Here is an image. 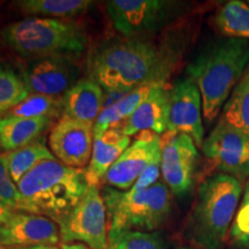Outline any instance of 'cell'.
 Here are the masks:
<instances>
[{"label":"cell","mask_w":249,"mask_h":249,"mask_svg":"<svg viewBox=\"0 0 249 249\" xmlns=\"http://www.w3.org/2000/svg\"><path fill=\"white\" fill-rule=\"evenodd\" d=\"M246 249H249V245H248V246H247V248H246Z\"/></svg>","instance_id":"36"},{"label":"cell","mask_w":249,"mask_h":249,"mask_svg":"<svg viewBox=\"0 0 249 249\" xmlns=\"http://www.w3.org/2000/svg\"><path fill=\"white\" fill-rule=\"evenodd\" d=\"M61 240L59 225L51 218L29 213H15L0 226V247L55 246Z\"/></svg>","instance_id":"15"},{"label":"cell","mask_w":249,"mask_h":249,"mask_svg":"<svg viewBox=\"0 0 249 249\" xmlns=\"http://www.w3.org/2000/svg\"><path fill=\"white\" fill-rule=\"evenodd\" d=\"M5 43L24 58L53 55L79 58L88 44L86 31L64 18H29L8 24L2 30Z\"/></svg>","instance_id":"5"},{"label":"cell","mask_w":249,"mask_h":249,"mask_svg":"<svg viewBox=\"0 0 249 249\" xmlns=\"http://www.w3.org/2000/svg\"><path fill=\"white\" fill-rule=\"evenodd\" d=\"M160 136L150 130L140 133L139 138L123 152L103 179L112 188L128 191L149 165L160 160Z\"/></svg>","instance_id":"12"},{"label":"cell","mask_w":249,"mask_h":249,"mask_svg":"<svg viewBox=\"0 0 249 249\" xmlns=\"http://www.w3.org/2000/svg\"><path fill=\"white\" fill-rule=\"evenodd\" d=\"M204 155L222 173L239 181L249 178V139L220 119L202 144Z\"/></svg>","instance_id":"9"},{"label":"cell","mask_w":249,"mask_h":249,"mask_svg":"<svg viewBox=\"0 0 249 249\" xmlns=\"http://www.w3.org/2000/svg\"><path fill=\"white\" fill-rule=\"evenodd\" d=\"M61 241L107 249V210L98 186L89 185L75 207L58 223Z\"/></svg>","instance_id":"7"},{"label":"cell","mask_w":249,"mask_h":249,"mask_svg":"<svg viewBox=\"0 0 249 249\" xmlns=\"http://www.w3.org/2000/svg\"><path fill=\"white\" fill-rule=\"evenodd\" d=\"M93 141V124L70 118H61L49 138L50 148L57 160L75 169H82L90 161Z\"/></svg>","instance_id":"14"},{"label":"cell","mask_w":249,"mask_h":249,"mask_svg":"<svg viewBox=\"0 0 249 249\" xmlns=\"http://www.w3.org/2000/svg\"><path fill=\"white\" fill-rule=\"evenodd\" d=\"M180 2L165 0H111L107 2L108 18L124 37L147 36L176 18Z\"/></svg>","instance_id":"8"},{"label":"cell","mask_w":249,"mask_h":249,"mask_svg":"<svg viewBox=\"0 0 249 249\" xmlns=\"http://www.w3.org/2000/svg\"><path fill=\"white\" fill-rule=\"evenodd\" d=\"M5 156L8 171L17 185L24 176H27L42 161L57 160L52 151L42 141H36L23 148L6 152Z\"/></svg>","instance_id":"23"},{"label":"cell","mask_w":249,"mask_h":249,"mask_svg":"<svg viewBox=\"0 0 249 249\" xmlns=\"http://www.w3.org/2000/svg\"><path fill=\"white\" fill-rule=\"evenodd\" d=\"M179 59V50L147 36L107 40L92 52L90 79L104 90L165 85Z\"/></svg>","instance_id":"1"},{"label":"cell","mask_w":249,"mask_h":249,"mask_svg":"<svg viewBox=\"0 0 249 249\" xmlns=\"http://www.w3.org/2000/svg\"><path fill=\"white\" fill-rule=\"evenodd\" d=\"M92 5L88 0H21L15 6L34 18H67L82 15Z\"/></svg>","instance_id":"21"},{"label":"cell","mask_w":249,"mask_h":249,"mask_svg":"<svg viewBox=\"0 0 249 249\" xmlns=\"http://www.w3.org/2000/svg\"><path fill=\"white\" fill-rule=\"evenodd\" d=\"M1 124H2V119H0V149H1Z\"/></svg>","instance_id":"34"},{"label":"cell","mask_w":249,"mask_h":249,"mask_svg":"<svg viewBox=\"0 0 249 249\" xmlns=\"http://www.w3.org/2000/svg\"><path fill=\"white\" fill-rule=\"evenodd\" d=\"M29 93L22 77L8 68H0V119L7 116Z\"/></svg>","instance_id":"26"},{"label":"cell","mask_w":249,"mask_h":249,"mask_svg":"<svg viewBox=\"0 0 249 249\" xmlns=\"http://www.w3.org/2000/svg\"><path fill=\"white\" fill-rule=\"evenodd\" d=\"M61 249H91L87 245L81 244V242H71V244H66V242H62Z\"/></svg>","instance_id":"31"},{"label":"cell","mask_w":249,"mask_h":249,"mask_svg":"<svg viewBox=\"0 0 249 249\" xmlns=\"http://www.w3.org/2000/svg\"><path fill=\"white\" fill-rule=\"evenodd\" d=\"M107 249H166L158 232L124 231L108 235Z\"/></svg>","instance_id":"27"},{"label":"cell","mask_w":249,"mask_h":249,"mask_svg":"<svg viewBox=\"0 0 249 249\" xmlns=\"http://www.w3.org/2000/svg\"><path fill=\"white\" fill-rule=\"evenodd\" d=\"M130 138L123 130V124L112 127L95 139L91 158L86 170L89 185L98 186L118 158L129 147Z\"/></svg>","instance_id":"18"},{"label":"cell","mask_w":249,"mask_h":249,"mask_svg":"<svg viewBox=\"0 0 249 249\" xmlns=\"http://www.w3.org/2000/svg\"><path fill=\"white\" fill-rule=\"evenodd\" d=\"M88 187L86 170L66 166L57 160L42 161L18 182L21 213L42 214L58 224L79 203Z\"/></svg>","instance_id":"3"},{"label":"cell","mask_w":249,"mask_h":249,"mask_svg":"<svg viewBox=\"0 0 249 249\" xmlns=\"http://www.w3.org/2000/svg\"><path fill=\"white\" fill-rule=\"evenodd\" d=\"M203 107L197 86L191 79L179 81L169 91L167 132L188 135L196 147L204 142Z\"/></svg>","instance_id":"13"},{"label":"cell","mask_w":249,"mask_h":249,"mask_svg":"<svg viewBox=\"0 0 249 249\" xmlns=\"http://www.w3.org/2000/svg\"><path fill=\"white\" fill-rule=\"evenodd\" d=\"M169 119V90L165 85L156 86L149 96L123 124V130L127 136L150 130L156 134L167 132Z\"/></svg>","instance_id":"16"},{"label":"cell","mask_w":249,"mask_h":249,"mask_svg":"<svg viewBox=\"0 0 249 249\" xmlns=\"http://www.w3.org/2000/svg\"><path fill=\"white\" fill-rule=\"evenodd\" d=\"M104 89L92 79L79 80L61 97L62 117L95 124L103 110Z\"/></svg>","instance_id":"17"},{"label":"cell","mask_w":249,"mask_h":249,"mask_svg":"<svg viewBox=\"0 0 249 249\" xmlns=\"http://www.w3.org/2000/svg\"><path fill=\"white\" fill-rule=\"evenodd\" d=\"M51 123L49 118H2L1 150L9 152L36 142Z\"/></svg>","instance_id":"19"},{"label":"cell","mask_w":249,"mask_h":249,"mask_svg":"<svg viewBox=\"0 0 249 249\" xmlns=\"http://www.w3.org/2000/svg\"><path fill=\"white\" fill-rule=\"evenodd\" d=\"M242 204H248L249 205V181L246 185L245 192H244V197H242Z\"/></svg>","instance_id":"33"},{"label":"cell","mask_w":249,"mask_h":249,"mask_svg":"<svg viewBox=\"0 0 249 249\" xmlns=\"http://www.w3.org/2000/svg\"><path fill=\"white\" fill-rule=\"evenodd\" d=\"M249 64V40L226 38L203 50L187 67L197 86L207 124L216 119Z\"/></svg>","instance_id":"2"},{"label":"cell","mask_w":249,"mask_h":249,"mask_svg":"<svg viewBox=\"0 0 249 249\" xmlns=\"http://www.w3.org/2000/svg\"><path fill=\"white\" fill-rule=\"evenodd\" d=\"M160 160L152 163L151 165L143 171V173L139 177V179L136 180V182L132 186L133 191H144V189L150 188L157 183L158 178L160 176Z\"/></svg>","instance_id":"29"},{"label":"cell","mask_w":249,"mask_h":249,"mask_svg":"<svg viewBox=\"0 0 249 249\" xmlns=\"http://www.w3.org/2000/svg\"><path fill=\"white\" fill-rule=\"evenodd\" d=\"M0 202L11 210L21 211L20 192L8 171L5 154H0Z\"/></svg>","instance_id":"28"},{"label":"cell","mask_w":249,"mask_h":249,"mask_svg":"<svg viewBox=\"0 0 249 249\" xmlns=\"http://www.w3.org/2000/svg\"><path fill=\"white\" fill-rule=\"evenodd\" d=\"M220 119L249 139V64L224 105Z\"/></svg>","instance_id":"22"},{"label":"cell","mask_w":249,"mask_h":249,"mask_svg":"<svg viewBox=\"0 0 249 249\" xmlns=\"http://www.w3.org/2000/svg\"><path fill=\"white\" fill-rule=\"evenodd\" d=\"M160 172L165 185L177 196H183L192 189L198 152L188 135L166 132L160 138Z\"/></svg>","instance_id":"10"},{"label":"cell","mask_w":249,"mask_h":249,"mask_svg":"<svg viewBox=\"0 0 249 249\" xmlns=\"http://www.w3.org/2000/svg\"><path fill=\"white\" fill-rule=\"evenodd\" d=\"M213 22L225 37L249 39V5L239 0L226 2L214 15Z\"/></svg>","instance_id":"24"},{"label":"cell","mask_w":249,"mask_h":249,"mask_svg":"<svg viewBox=\"0 0 249 249\" xmlns=\"http://www.w3.org/2000/svg\"><path fill=\"white\" fill-rule=\"evenodd\" d=\"M80 68L75 58L53 55L30 59L22 80L30 93L61 98L79 81Z\"/></svg>","instance_id":"11"},{"label":"cell","mask_w":249,"mask_h":249,"mask_svg":"<svg viewBox=\"0 0 249 249\" xmlns=\"http://www.w3.org/2000/svg\"><path fill=\"white\" fill-rule=\"evenodd\" d=\"M62 117L61 98L50 97L39 93H29L28 97L7 113V117L49 118Z\"/></svg>","instance_id":"25"},{"label":"cell","mask_w":249,"mask_h":249,"mask_svg":"<svg viewBox=\"0 0 249 249\" xmlns=\"http://www.w3.org/2000/svg\"><path fill=\"white\" fill-rule=\"evenodd\" d=\"M0 249H61L58 246H35V247H0Z\"/></svg>","instance_id":"32"},{"label":"cell","mask_w":249,"mask_h":249,"mask_svg":"<svg viewBox=\"0 0 249 249\" xmlns=\"http://www.w3.org/2000/svg\"><path fill=\"white\" fill-rule=\"evenodd\" d=\"M156 86L160 85H150L142 86L139 88L132 90L128 95L124 96L123 99L117 102L116 104L111 105L110 107L104 108L101 112L97 119L93 124V135L95 139L99 138L112 127L120 126L134 113V111L138 108L141 103L148 97L151 90Z\"/></svg>","instance_id":"20"},{"label":"cell","mask_w":249,"mask_h":249,"mask_svg":"<svg viewBox=\"0 0 249 249\" xmlns=\"http://www.w3.org/2000/svg\"><path fill=\"white\" fill-rule=\"evenodd\" d=\"M110 218L108 235L124 231L152 232L170 216L172 197L165 182L144 191H119L105 187L102 191Z\"/></svg>","instance_id":"6"},{"label":"cell","mask_w":249,"mask_h":249,"mask_svg":"<svg viewBox=\"0 0 249 249\" xmlns=\"http://www.w3.org/2000/svg\"><path fill=\"white\" fill-rule=\"evenodd\" d=\"M241 181L219 173L201 183L189 218V236L204 249H222L238 210Z\"/></svg>","instance_id":"4"},{"label":"cell","mask_w":249,"mask_h":249,"mask_svg":"<svg viewBox=\"0 0 249 249\" xmlns=\"http://www.w3.org/2000/svg\"><path fill=\"white\" fill-rule=\"evenodd\" d=\"M181 249H193V248H187V247H185V248H181Z\"/></svg>","instance_id":"35"},{"label":"cell","mask_w":249,"mask_h":249,"mask_svg":"<svg viewBox=\"0 0 249 249\" xmlns=\"http://www.w3.org/2000/svg\"><path fill=\"white\" fill-rule=\"evenodd\" d=\"M14 213L15 211L11 210L5 204H2L0 202V226L6 225L11 220V218L14 216Z\"/></svg>","instance_id":"30"}]
</instances>
